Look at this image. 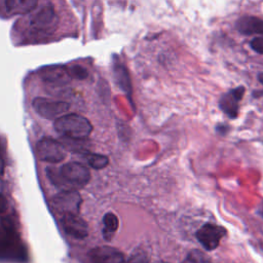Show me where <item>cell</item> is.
Masks as SVG:
<instances>
[{"mask_svg": "<svg viewBox=\"0 0 263 263\" xmlns=\"http://www.w3.org/2000/svg\"><path fill=\"white\" fill-rule=\"evenodd\" d=\"M51 182L64 190L77 189L84 187L90 180L88 168L79 162H68L63 164L59 170L46 168Z\"/></svg>", "mask_w": 263, "mask_h": 263, "instance_id": "cell-1", "label": "cell"}, {"mask_svg": "<svg viewBox=\"0 0 263 263\" xmlns=\"http://www.w3.org/2000/svg\"><path fill=\"white\" fill-rule=\"evenodd\" d=\"M54 129L71 139H84L88 137L92 132V125L90 121L82 115L70 113L63 115L54 120Z\"/></svg>", "mask_w": 263, "mask_h": 263, "instance_id": "cell-2", "label": "cell"}, {"mask_svg": "<svg viewBox=\"0 0 263 263\" xmlns=\"http://www.w3.org/2000/svg\"><path fill=\"white\" fill-rule=\"evenodd\" d=\"M58 22L59 18L53 6L47 3L30 17L29 33L35 37H45L55 31Z\"/></svg>", "mask_w": 263, "mask_h": 263, "instance_id": "cell-3", "label": "cell"}, {"mask_svg": "<svg viewBox=\"0 0 263 263\" xmlns=\"http://www.w3.org/2000/svg\"><path fill=\"white\" fill-rule=\"evenodd\" d=\"M36 152L41 161L59 163L66 158L67 151L63 144L52 138H43L36 144Z\"/></svg>", "mask_w": 263, "mask_h": 263, "instance_id": "cell-4", "label": "cell"}, {"mask_svg": "<svg viewBox=\"0 0 263 263\" xmlns=\"http://www.w3.org/2000/svg\"><path fill=\"white\" fill-rule=\"evenodd\" d=\"M35 112L45 119H54L62 117L69 110V103L65 101L50 100L37 97L32 102Z\"/></svg>", "mask_w": 263, "mask_h": 263, "instance_id": "cell-5", "label": "cell"}, {"mask_svg": "<svg viewBox=\"0 0 263 263\" xmlns=\"http://www.w3.org/2000/svg\"><path fill=\"white\" fill-rule=\"evenodd\" d=\"M82 199L80 194L74 189L63 190L55 194L51 199L54 211L62 216L68 214H78Z\"/></svg>", "mask_w": 263, "mask_h": 263, "instance_id": "cell-6", "label": "cell"}, {"mask_svg": "<svg viewBox=\"0 0 263 263\" xmlns=\"http://www.w3.org/2000/svg\"><path fill=\"white\" fill-rule=\"evenodd\" d=\"M225 234L226 229L224 227L212 223H206L197 230L196 238L205 250L213 251L219 246L222 237Z\"/></svg>", "mask_w": 263, "mask_h": 263, "instance_id": "cell-7", "label": "cell"}, {"mask_svg": "<svg viewBox=\"0 0 263 263\" xmlns=\"http://www.w3.org/2000/svg\"><path fill=\"white\" fill-rule=\"evenodd\" d=\"M64 231L75 239H83L88 235L87 223L78 214H68L61 218Z\"/></svg>", "mask_w": 263, "mask_h": 263, "instance_id": "cell-8", "label": "cell"}, {"mask_svg": "<svg viewBox=\"0 0 263 263\" xmlns=\"http://www.w3.org/2000/svg\"><path fill=\"white\" fill-rule=\"evenodd\" d=\"M243 93L245 87L237 86L235 88L230 89L221 97L219 101V107L229 118L233 119L237 117L239 110V102L242 99Z\"/></svg>", "mask_w": 263, "mask_h": 263, "instance_id": "cell-9", "label": "cell"}, {"mask_svg": "<svg viewBox=\"0 0 263 263\" xmlns=\"http://www.w3.org/2000/svg\"><path fill=\"white\" fill-rule=\"evenodd\" d=\"M89 259L91 263H125L126 261L119 250L109 246H101L91 249Z\"/></svg>", "mask_w": 263, "mask_h": 263, "instance_id": "cell-10", "label": "cell"}, {"mask_svg": "<svg viewBox=\"0 0 263 263\" xmlns=\"http://www.w3.org/2000/svg\"><path fill=\"white\" fill-rule=\"evenodd\" d=\"M235 28L243 35L258 34L263 36V20L254 15L240 16L235 23Z\"/></svg>", "mask_w": 263, "mask_h": 263, "instance_id": "cell-11", "label": "cell"}, {"mask_svg": "<svg viewBox=\"0 0 263 263\" xmlns=\"http://www.w3.org/2000/svg\"><path fill=\"white\" fill-rule=\"evenodd\" d=\"M40 76L47 83L55 85H64L71 79L67 68L65 67H50L42 70Z\"/></svg>", "mask_w": 263, "mask_h": 263, "instance_id": "cell-12", "label": "cell"}, {"mask_svg": "<svg viewBox=\"0 0 263 263\" xmlns=\"http://www.w3.org/2000/svg\"><path fill=\"white\" fill-rule=\"evenodd\" d=\"M7 14H24L34 10L38 4L36 0H8L4 2Z\"/></svg>", "mask_w": 263, "mask_h": 263, "instance_id": "cell-13", "label": "cell"}, {"mask_svg": "<svg viewBox=\"0 0 263 263\" xmlns=\"http://www.w3.org/2000/svg\"><path fill=\"white\" fill-rule=\"evenodd\" d=\"M119 226V220L113 213H107L103 217V229L102 233L106 240H110Z\"/></svg>", "mask_w": 263, "mask_h": 263, "instance_id": "cell-14", "label": "cell"}, {"mask_svg": "<svg viewBox=\"0 0 263 263\" xmlns=\"http://www.w3.org/2000/svg\"><path fill=\"white\" fill-rule=\"evenodd\" d=\"M125 263H150V252L144 247L136 248Z\"/></svg>", "mask_w": 263, "mask_h": 263, "instance_id": "cell-15", "label": "cell"}, {"mask_svg": "<svg viewBox=\"0 0 263 263\" xmlns=\"http://www.w3.org/2000/svg\"><path fill=\"white\" fill-rule=\"evenodd\" d=\"M88 164L95 170H102L109 163V158L106 155L99 153H90L86 156Z\"/></svg>", "mask_w": 263, "mask_h": 263, "instance_id": "cell-16", "label": "cell"}, {"mask_svg": "<svg viewBox=\"0 0 263 263\" xmlns=\"http://www.w3.org/2000/svg\"><path fill=\"white\" fill-rule=\"evenodd\" d=\"M114 71L116 72V75L120 76L118 79V83L120 86L125 90V91H130V84H129V78L128 74L124 68L123 65L121 64H116L114 65Z\"/></svg>", "mask_w": 263, "mask_h": 263, "instance_id": "cell-17", "label": "cell"}, {"mask_svg": "<svg viewBox=\"0 0 263 263\" xmlns=\"http://www.w3.org/2000/svg\"><path fill=\"white\" fill-rule=\"evenodd\" d=\"M67 70H68V73H69L70 77L74 78V79L82 80V79H85L88 76L87 69L80 66V65H72V66L68 67Z\"/></svg>", "mask_w": 263, "mask_h": 263, "instance_id": "cell-18", "label": "cell"}, {"mask_svg": "<svg viewBox=\"0 0 263 263\" xmlns=\"http://www.w3.org/2000/svg\"><path fill=\"white\" fill-rule=\"evenodd\" d=\"M250 46L257 53L263 54V36H258L253 38L250 43Z\"/></svg>", "mask_w": 263, "mask_h": 263, "instance_id": "cell-19", "label": "cell"}, {"mask_svg": "<svg viewBox=\"0 0 263 263\" xmlns=\"http://www.w3.org/2000/svg\"><path fill=\"white\" fill-rule=\"evenodd\" d=\"M258 80L260 81V83L263 85V72H260L258 74Z\"/></svg>", "mask_w": 263, "mask_h": 263, "instance_id": "cell-20", "label": "cell"}, {"mask_svg": "<svg viewBox=\"0 0 263 263\" xmlns=\"http://www.w3.org/2000/svg\"><path fill=\"white\" fill-rule=\"evenodd\" d=\"M261 213H262V215H263V203H262V205H261Z\"/></svg>", "mask_w": 263, "mask_h": 263, "instance_id": "cell-21", "label": "cell"}, {"mask_svg": "<svg viewBox=\"0 0 263 263\" xmlns=\"http://www.w3.org/2000/svg\"><path fill=\"white\" fill-rule=\"evenodd\" d=\"M155 263H166V262H163V261H157V262H155Z\"/></svg>", "mask_w": 263, "mask_h": 263, "instance_id": "cell-22", "label": "cell"}]
</instances>
